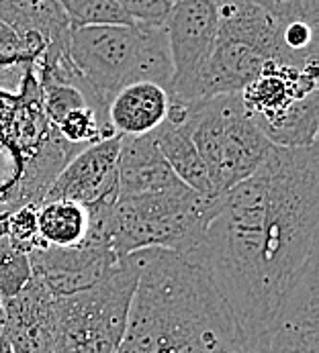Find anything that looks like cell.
Masks as SVG:
<instances>
[{
  "label": "cell",
  "mask_w": 319,
  "mask_h": 353,
  "mask_svg": "<svg viewBox=\"0 0 319 353\" xmlns=\"http://www.w3.org/2000/svg\"><path fill=\"white\" fill-rule=\"evenodd\" d=\"M319 241V152L272 145L258 170L219 196L199 250L250 350L313 261Z\"/></svg>",
  "instance_id": "cell-1"
},
{
  "label": "cell",
  "mask_w": 319,
  "mask_h": 353,
  "mask_svg": "<svg viewBox=\"0 0 319 353\" xmlns=\"http://www.w3.org/2000/svg\"><path fill=\"white\" fill-rule=\"evenodd\" d=\"M137 268L117 353H252L209 272L168 250L129 253Z\"/></svg>",
  "instance_id": "cell-2"
},
{
  "label": "cell",
  "mask_w": 319,
  "mask_h": 353,
  "mask_svg": "<svg viewBox=\"0 0 319 353\" xmlns=\"http://www.w3.org/2000/svg\"><path fill=\"white\" fill-rule=\"evenodd\" d=\"M219 210V196L178 186L156 194L117 196L110 212V243L119 257L142 250L188 255L203 243Z\"/></svg>",
  "instance_id": "cell-3"
},
{
  "label": "cell",
  "mask_w": 319,
  "mask_h": 353,
  "mask_svg": "<svg viewBox=\"0 0 319 353\" xmlns=\"http://www.w3.org/2000/svg\"><path fill=\"white\" fill-rule=\"evenodd\" d=\"M135 284V261L125 255L97 286L70 296H55L52 353H117Z\"/></svg>",
  "instance_id": "cell-4"
},
{
  "label": "cell",
  "mask_w": 319,
  "mask_h": 353,
  "mask_svg": "<svg viewBox=\"0 0 319 353\" xmlns=\"http://www.w3.org/2000/svg\"><path fill=\"white\" fill-rule=\"evenodd\" d=\"M188 123L215 196L250 178L272 148L244 110L240 94L188 104Z\"/></svg>",
  "instance_id": "cell-5"
},
{
  "label": "cell",
  "mask_w": 319,
  "mask_h": 353,
  "mask_svg": "<svg viewBox=\"0 0 319 353\" xmlns=\"http://www.w3.org/2000/svg\"><path fill=\"white\" fill-rule=\"evenodd\" d=\"M240 99L252 123L278 148H309L318 141L319 70L268 61Z\"/></svg>",
  "instance_id": "cell-6"
},
{
  "label": "cell",
  "mask_w": 319,
  "mask_h": 353,
  "mask_svg": "<svg viewBox=\"0 0 319 353\" xmlns=\"http://www.w3.org/2000/svg\"><path fill=\"white\" fill-rule=\"evenodd\" d=\"M135 48L137 23L78 27L70 33L68 55L82 80V94L105 123L110 99L131 84Z\"/></svg>",
  "instance_id": "cell-7"
},
{
  "label": "cell",
  "mask_w": 319,
  "mask_h": 353,
  "mask_svg": "<svg viewBox=\"0 0 319 353\" xmlns=\"http://www.w3.org/2000/svg\"><path fill=\"white\" fill-rule=\"evenodd\" d=\"M164 31L172 59L170 102L193 104L195 84L217 41V12L211 0H174Z\"/></svg>",
  "instance_id": "cell-8"
},
{
  "label": "cell",
  "mask_w": 319,
  "mask_h": 353,
  "mask_svg": "<svg viewBox=\"0 0 319 353\" xmlns=\"http://www.w3.org/2000/svg\"><path fill=\"white\" fill-rule=\"evenodd\" d=\"M119 257L106 245L80 243L76 248L41 245L29 253L31 276L53 296H70L103 282L119 265Z\"/></svg>",
  "instance_id": "cell-9"
},
{
  "label": "cell",
  "mask_w": 319,
  "mask_h": 353,
  "mask_svg": "<svg viewBox=\"0 0 319 353\" xmlns=\"http://www.w3.org/2000/svg\"><path fill=\"white\" fill-rule=\"evenodd\" d=\"M318 274L313 261L274 321L252 343V353H319Z\"/></svg>",
  "instance_id": "cell-10"
},
{
  "label": "cell",
  "mask_w": 319,
  "mask_h": 353,
  "mask_svg": "<svg viewBox=\"0 0 319 353\" xmlns=\"http://www.w3.org/2000/svg\"><path fill=\"white\" fill-rule=\"evenodd\" d=\"M119 143L121 137L115 135L76 153L59 170L44 201L93 204L108 196H117Z\"/></svg>",
  "instance_id": "cell-11"
},
{
  "label": "cell",
  "mask_w": 319,
  "mask_h": 353,
  "mask_svg": "<svg viewBox=\"0 0 319 353\" xmlns=\"http://www.w3.org/2000/svg\"><path fill=\"white\" fill-rule=\"evenodd\" d=\"M53 303L55 296L33 276L19 294L2 301L10 352L52 353Z\"/></svg>",
  "instance_id": "cell-12"
},
{
  "label": "cell",
  "mask_w": 319,
  "mask_h": 353,
  "mask_svg": "<svg viewBox=\"0 0 319 353\" xmlns=\"http://www.w3.org/2000/svg\"><path fill=\"white\" fill-rule=\"evenodd\" d=\"M266 63L268 59L262 53L244 43L217 39L209 59L197 78L193 104L215 97L240 94L262 74Z\"/></svg>",
  "instance_id": "cell-13"
},
{
  "label": "cell",
  "mask_w": 319,
  "mask_h": 353,
  "mask_svg": "<svg viewBox=\"0 0 319 353\" xmlns=\"http://www.w3.org/2000/svg\"><path fill=\"white\" fill-rule=\"evenodd\" d=\"M178 186H182V182L160 153L152 133L121 137L117 159V196L156 194Z\"/></svg>",
  "instance_id": "cell-14"
},
{
  "label": "cell",
  "mask_w": 319,
  "mask_h": 353,
  "mask_svg": "<svg viewBox=\"0 0 319 353\" xmlns=\"http://www.w3.org/2000/svg\"><path fill=\"white\" fill-rule=\"evenodd\" d=\"M160 153L176 174V178L207 196H215L209 182L207 168L201 159V155L195 148L193 135H191V123H188V104H176L170 102L168 119L152 133Z\"/></svg>",
  "instance_id": "cell-15"
},
{
  "label": "cell",
  "mask_w": 319,
  "mask_h": 353,
  "mask_svg": "<svg viewBox=\"0 0 319 353\" xmlns=\"http://www.w3.org/2000/svg\"><path fill=\"white\" fill-rule=\"evenodd\" d=\"M168 90L152 82H133L110 99L106 117L115 135L137 137L154 133L168 119Z\"/></svg>",
  "instance_id": "cell-16"
},
{
  "label": "cell",
  "mask_w": 319,
  "mask_h": 353,
  "mask_svg": "<svg viewBox=\"0 0 319 353\" xmlns=\"http://www.w3.org/2000/svg\"><path fill=\"white\" fill-rule=\"evenodd\" d=\"M211 4L217 12V39L244 43L272 61L278 21L252 0H211Z\"/></svg>",
  "instance_id": "cell-17"
},
{
  "label": "cell",
  "mask_w": 319,
  "mask_h": 353,
  "mask_svg": "<svg viewBox=\"0 0 319 353\" xmlns=\"http://www.w3.org/2000/svg\"><path fill=\"white\" fill-rule=\"evenodd\" d=\"M0 21L19 33H39L48 43H68L72 33L57 0H0Z\"/></svg>",
  "instance_id": "cell-18"
},
{
  "label": "cell",
  "mask_w": 319,
  "mask_h": 353,
  "mask_svg": "<svg viewBox=\"0 0 319 353\" xmlns=\"http://www.w3.org/2000/svg\"><path fill=\"white\" fill-rule=\"evenodd\" d=\"M88 206L74 201H44L37 204L41 245L76 248L88 235Z\"/></svg>",
  "instance_id": "cell-19"
},
{
  "label": "cell",
  "mask_w": 319,
  "mask_h": 353,
  "mask_svg": "<svg viewBox=\"0 0 319 353\" xmlns=\"http://www.w3.org/2000/svg\"><path fill=\"white\" fill-rule=\"evenodd\" d=\"M172 59L168 50V39L162 25H142L137 23V48L131 70L133 82H152L164 90H170L172 84Z\"/></svg>",
  "instance_id": "cell-20"
},
{
  "label": "cell",
  "mask_w": 319,
  "mask_h": 353,
  "mask_svg": "<svg viewBox=\"0 0 319 353\" xmlns=\"http://www.w3.org/2000/svg\"><path fill=\"white\" fill-rule=\"evenodd\" d=\"M318 27L307 19H291L278 23L276 51L272 63L305 68L318 63Z\"/></svg>",
  "instance_id": "cell-21"
},
{
  "label": "cell",
  "mask_w": 319,
  "mask_h": 353,
  "mask_svg": "<svg viewBox=\"0 0 319 353\" xmlns=\"http://www.w3.org/2000/svg\"><path fill=\"white\" fill-rule=\"evenodd\" d=\"M72 29L93 25H135L117 0H57Z\"/></svg>",
  "instance_id": "cell-22"
},
{
  "label": "cell",
  "mask_w": 319,
  "mask_h": 353,
  "mask_svg": "<svg viewBox=\"0 0 319 353\" xmlns=\"http://www.w3.org/2000/svg\"><path fill=\"white\" fill-rule=\"evenodd\" d=\"M46 48L48 41L39 33H19L0 21V72L35 63Z\"/></svg>",
  "instance_id": "cell-23"
},
{
  "label": "cell",
  "mask_w": 319,
  "mask_h": 353,
  "mask_svg": "<svg viewBox=\"0 0 319 353\" xmlns=\"http://www.w3.org/2000/svg\"><path fill=\"white\" fill-rule=\"evenodd\" d=\"M29 280V255L17 250L4 235H0V301H8L19 294Z\"/></svg>",
  "instance_id": "cell-24"
},
{
  "label": "cell",
  "mask_w": 319,
  "mask_h": 353,
  "mask_svg": "<svg viewBox=\"0 0 319 353\" xmlns=\"http://www.w3.org/2000/svg\"><path fill=\"white\" fill-rule=\"evenodd\" d=\"M133 23L162 25L172 8V0H117Z\"/></svg>",
  "instance_id": "cell-25"
},
{
  "label": "cell",
  "mask_w": 319,
  "mask_h": 353,
  "mask_svg": "<svg viewBox=\"0 0 319 353\" xmlns=\"http://www.w3.org/2000/svg\"><path fill=\"white\" fill-rule=\"evenodd\" d=\"M252 2L258 4L260 8H264L266 12L278 23H284L291 19H303L299 0H252Z\"/></svg>",
  "instance_id": "cell-26"
},
{
  "label": "cell",
  "mask_w": 319,
  "mask_h": 353,
  "mask_svg": "<svg viewBox=\"0 0 319 353\" xmlns=\"http://www.w3.org/2000/svg\"><path fill=\"white\" fill-rule=\"evenodd\" d=\"M299 4H301V17L313 25H319V0H299Z\"/></svg>",
  "instance_id": "cell-27"
},
{
  "label": "cell",
  "mask_w": 319,
  "mask_h": 353,
  "mask_svg": "<svg viewBox=\"0 0 319 353\" xmlns=\"http://www.w3.org/2000/svg\"><path fill=\"white\" fill-rule=\"evenodd\" d=\"M0 353H12L10 343H8V335H6V316H4L2 301H0Z\"/></svg>",
  "instance_id": "cell-28"
},
{
  "label": "cell",
  "mask_w": 319,
  "mask_h": 353,
  "mask_svg": "<svg viewBox=\"0 0 319 353\" xmlns=\"http://www.w3.org/2000/svg\"><path fill=\"white\" fill-rule=\"evenodd\" d=\"M6 208H10V206H8V204H4V202H0V212H2V210H6Z\"/></svg>",
  "instance_id": "cell-29"
},
{
  "label": "cell",
  "mask_w": 319,
  "mask_h": 353,
  "mask_svg": "<svg viewBox=\"0 0 319 353\" xmlns=\"http://www.w3.org/2000/svg\"><path fill=\"white\" fill-rule=\"evenodd\" d=\"M172 2H174V0H172Z\"/></svg>",
  "instance_id": "cell-30"
}]
</instances>
